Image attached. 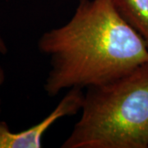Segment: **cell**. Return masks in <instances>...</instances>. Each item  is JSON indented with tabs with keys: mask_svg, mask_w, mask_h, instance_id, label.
<instances>
[{
	"mask_svg": "<svg viewBox=\"0 0 148 148\" xmlns=\"http://www.w3.org/2000/svg\"><path fill=\"white\" fill-rule=\"evenodd\" d=\"M4 80H5V73L3 68L0 66V86L4 82ZM0 111H1V100H0Z\"/></svg>",
	"mask_w": 148,
	"mask_h": 148,
	"instance_id": "cell-6",
	"label": "cell"
},
{
	"mask_svg": "<svg viewBox=\"0 0 148 148\" xmlns=\"http://www.w3.org/2000/svg\"><path fill=\"white\" fill-rule=\"evenodd\" d=\"M63 148H148V63L86 88Z\"/></svg>",
	"mask_w": 148,
	"mask_h": 148,
	"instance_id": "cell-2",
	"label": "cell"
},
{
	"mask_svg": "<svg viewBox=\"0 0 148 148\" xmlns=\"http://www.w3.org/2000/svg\"><path fill=\"white\" fill-rule=\"evenodd\" d=\"M123 21L138 33L148 47V0H110Z\"/></svg>",
	"mask_w": 148,
	"mask_h": 148,
	"instance_id": "cell-4",
	"label": "cell"
},
{
	"mask_svg": "<svg viewBox=\"0 0 148 148\" xmlns=\"http://www.w3.org/2000/svg\"><path fill=\"white\" fill-rule=\"evenodd\" d=\"M8 53V47H7V45L4 42L3 37L0 36V53L2 54H5Z\"/></svg>",
	"mask_w": 148,
	"mask_h": 148,
	"instance_id": "cell-5",
	"label": "cell"
},
{
	"mask_svg": "<svg viewBox=\"0 0 148 148\" xmlns=\"http://www.w3.org/2000/svg\"><path fill=\"white\" fill-rule=\"evenodd\" d=\"M83 89L72 88L47 116L40 123L21 132H12L8 125L0 122V148H40L45 133L59 119L81 110L84 99Z\"/></svg>",
	"mask_w": 148,
	"mask_h": 148,
	"instance_id": "cell-3",
	"label": "cell"
},
{
	"mask_svg": "<svg viewBox=\"0 0 148 148\" xmlns=\"http://www.w3.org/2000/svg\"><path fill=\"white\" fill-rule=\"evenodd\" d=\"M38 49L49 58V96L104 84L148 63L147 44L110 0H80L69 21L40 36Z\"/></svg>",
	"mask_w": 148,
	"mask_h": 148,
	"instance_id": "cell-1",
	"label": "cell"
}]
</instances>
